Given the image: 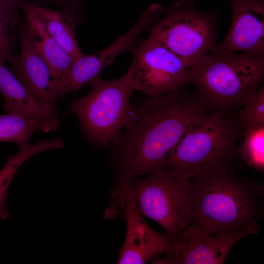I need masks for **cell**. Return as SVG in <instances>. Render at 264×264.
<instances>
[{"label": "cell", "mask_w": 264, "mask_h": 264, "mask_svg": "<svg viewBox=\"0 0 264 264\" xmlns=\"http://www.w3.org/2000/svg\"><path fill=\"white\" fill-rule=\"evenodd\" d=\"M10 31L9 24L0 9V59L11 62L14 57Z\"/></svg>", "instance_id": "cell-22"}, {"label": "cell", "mask_w": 264, "mask_h": 264, "mask_svg": "<svg viewBox=\"0 0 264 264\" xmlns=\"http://www.w3.org/2000/svg\"><path fill=\"white\" fill-rule=\"evenodd\" d=\"M30 2L29 0H0V9L3 13L10 28L15 36V29L23 22L21 11L22 6Z\"/></svg>", "instance_id": "cell-21"}, {"label": "cell", "mask_w": 264, "mask_h": 264, "mask_svg": "<svg viewBox=\"0 0 264 264\" xmlns=\"http://www.w3.org/2000/svg\"><path fill=\"white\" fill-rule=\"evenodd\" d=\"M39 130L35 122L22 116L0 114V142H13L23 149L31 144V136Z\"/></svg>", "instance_id": "cell-18"}, {"label": "cell", "mask_w": 264, "mask_h": 264, "mask_svg": "<svg viewBox=\"0 0 264 264\" xmlns=\"http://www.w3.org/2000/svg\"><path fill=\"white\" fill-rule=\"evenodd\" d=\"M182 88L131 104L124 132L111 143L115 178L111 205L121 206L130 182L160 167L189 127L208 112L197 93Z\"/></svg>", "instance_id": "cell-1"}, {"label": "cell", "mask_w": 264, "mask_h": 264, "mask_svg": "<svg viewBox=\"0 0 264 264\" xmlns=\"http://www.w3.org/2000/svg\"><path fill=\"white\" fill-rule=\"evenodd\" d=\"M129 67L136 90L148 96H161L187 83V68L175 54L153 39L139 43Z\"/></svg>", "instance_id": "cell-8"}, {"label": "cell", "mask_w": 264, "mask_h": 264, "mask_svg": "<svg viewBox=\"0 0 264 264\" xmlns=\"http://www.w3.org/2000/svg\"><path fill=\"white\" fill-rule=\"evenodd\" d=\"M189 220L210 234L259 231L264 214L262 183L242 175L229 163L188 179ZM186 225V226H187Z\"/></svg>", "instance_id": "cell-2"}, {"label": "cell", "mask_w": 264, "mask_h": 264, "mask_svg": "<svg viewBox=\"0 0 264 264\" xmlns=\"http://www.w3.org/2000/svg\"><path fill=\"white\" fill-rule=\"evenodd\" d=\"M64 146V142L60 138L51 140L38 139L33 144L20 149L16 154L10 156L0 171V218L5 220L9 212L5 205L7 191L11 182L20 167L28 159L35 154L47 150L60 149Z\"/></svg>", "instance_id": "cell-17"}, {"label": "cell", "mask_w": 264, "mask_h": 264, "mask_svg": "<svg viewBox=\"0 0 264 264\" xmlns=\"http://www.w3.org/2000/svg\"><path fill=\"white\" fill-rule=\"evenodd\" d=\"M255 234L253 231L210 234L200 227L187 225L173 239L170 252L162 259L152 261L155 264H221L234 245L243 237Z\"/></svg>", "instance_id": "cell-9"}, {"label": "cell", "mask_w": 264, "mask_h": 264, "mask_svg": "<svg viewBox=\"0 0 264 264\" xmlns=\"http://www.w3.org/2000/svg\"><path fill=\"white\" fill-rule=\"evenodd\" d=\"M21 50L13 58L10 70L25 88L47 110L58 115L56 103L59 80L52 75L48 65L36 50L23 22L20 25Z\"/></svg>", "instance_id": "cell-11"}, {"label": "cell", "mask_w": 264, "mask_h": 264, "mask_svg": "<svg viewBox=\"0 0 264 264\" xmlns=\"http://www.w3.org/2000/svg\"><path fill=\"white\" fill-rule=\"evenodd\" d=\"M237 117L244 130L264 126V86L249 96Z\"/></svg>", "instance_id": "cell-20"}, {"label": "cell", "mask_w": 264, "mask_h": 264, "mask_svg": "<svg viewBox=\"0 0 264 264\" xmlns=\"http://www.w3.org/2000/svg\"><path fill=\"white\" fill-rule=\"evenodd\" d=\"M31 41L50 68L54 78L62 79L74 61L73 58L49 34L32 8L31 2L22 9Z\"/></svg>", "instance_id": "cell-14"}, {"label": "cell", "mask_w": 264, "mask_h": 264, "mask_svg": "<svg viewBox=\"0 0 264 264\" xmlns=\"http://www.w3.org/2000/svg\"><path fill=\"white\" fill-rule=\"evenodd\" d=\"M232 21L224 39L212 53L241 51L264 57V0H230Z\"/></svg>", "instance_id": "cell-12"}, {"label": "cell", "mask_w": 264, "mask_h": 264, "mask_svg": "<svg viewBox=\"0 0 264 264\" xmlns=\"http://www.w3.org/2000/svg\"><path fill=\"white\" fill-rule=\"evenodd\" d=\"M215 12L196 9L192 0H178L149 28L148 37L177 56L188 68L216 45Z\"/></svg>", "instance_id": "cell-6"}, {"label": "cell", "mask_w": 264, "mask_h": 264, "mask_svg": "<svg viewBox=\"0 0 264 264\" xmlns=\"http://www.w3.org/2000/svg\"><path fill=\"white\" fill-rule=\"evenodd\" d=\"M237 114L206 112L189 127L161 165L177 177L189 179L209 168L231 162L243 135Z\"/></svg>", "instance_id": "cell-4"}, {"label": "cell", "mask_w": 264, "mask_h": 264, "mask_svg": "<svg viewBox=\"0 0 264 264\" xmlns=\"http://www.w3.org/2000/svg\"><path fill=\"white\" fill-rule=\"evenodd\" d=\"M31 6L46 30L74 60L83 55L75 35L80 24L76 12L59 11L31 2Z\"/></svg>", "instance_id": "cell-15"}, {"label": "cell", "mask_w": 264, "mask_h": 264, "mask_svg": "<svg viewBox=\"0 0 264 264\" xmlns=\"http://www.w3.org/2000/svg\"><path fill=\"white\" fill-rule=\"evenodd\" d=\"M264 78V57L226 52L205 55L187 69V83L211 111L234 112Z\"/></svg>", "instance_id": "cell-3"}, {"label": "cell", "mask_w": 264, "mask_h": 264, "mask_svg": "<svg viewBox=\"0 0 264 264\" xmlns=\"http://www.w3.org/2000/svg\"><path fill=\"white\" fill-rule=\"evenodd\" d=\"M88 84L90 92L72 100L68 114L78 116L90 142L105 147L120 135L128 121L130 98L136 91L132 73L129 68L117 79L104 81L97 76Z\"/></svg>", "instance_id": "cell-5"}, {"label": "cell", "mask_w": 264, "mask_h": 264, "mask_svg": "<svg viewBox=\"0 0 264 264\" xmlns=\"http://www.w3.org/2000/svg\"><path fill=\"white\" fill-rule=\"evenodd\" d=\"M148 174L144 178L132 179L128 188L140 214L159 224L173 239L188 222L189 180L177 177L162 166Z\"/></svg>", "instance_id": "cell-7"}, {"label": "cell", "mask_w": 264, "mask_h": 264, "mask_svg": "<svg viewBox=\"0 0 264 264\" xmlns=\"http://www.w3.org/2000/svg\"><path fill=\"white\" fill-rule=\"evenodd\" d=\"M163 7L154 4L140 16L135 23L125 34L105 49L84 57L96 76L108 65L112 64L115 58L121 53L135 49V40L137 35L161 15Z\"/></svg>", "instance_id": "cell-16"}, {"label": "cell", "mask_w": 264, "mask_h": 264, "mask_svg": "<svg viewBox=\"0 0 264 264\" xmlns=\"http://www.w3.org/2000/svg\"><path fill=\"white\" fill-rule=\"evenodd\" d=\"M0 93L4 100L3 109L8 113L18 114L34 121L45 132L59 128L58 115L45 108L32 95L0 59Z\"/></svg>", "instance_id": "cell-13"}, {"label": "cell", "mask_w": 264, "mask_h": 264, "mask_svg": "<svg viewBox=\"0 0 264 264\" xmlns=\"http://www.w3.org/2000/svg\"><path fill=\"white\" fill-rule=\"evenodd\" d=\"M44 3H53L59 6L65 10L77 11V6L80 0H40Z\"/></svg>", "instance_id": "cell-23"}, {"label": "cell", "mask_w": 264, "mask_h": 264, "mask_svg": "<svg viewBox=\"0 0 264 264\" xmlns=\"http://www.w3.org/2000/svg\"><path fill=\"white\" fill-rule=\"evenodd\" d=\"M243 139L237 148V155L259 172L264 170V126L244 130Z\"/></svg>", "instance_id": "cell-19"}, {"label": "cell", "mask_w": 264, "mask_h": 264, "mask_svg": "<svg viewBox=\"0 0 264 264\" xmlns=\"http://www.w3.org/2000/svg\"><path fill=\"white\" fill-rule=\"evenodd\" d=\"M127 224L124 242L118 250V264H143L172 250L173 240L153 229L139 212L132 190L125 195L123 213Z\"/></svg>", "instance_id": "cell-10"}]
</instances>
